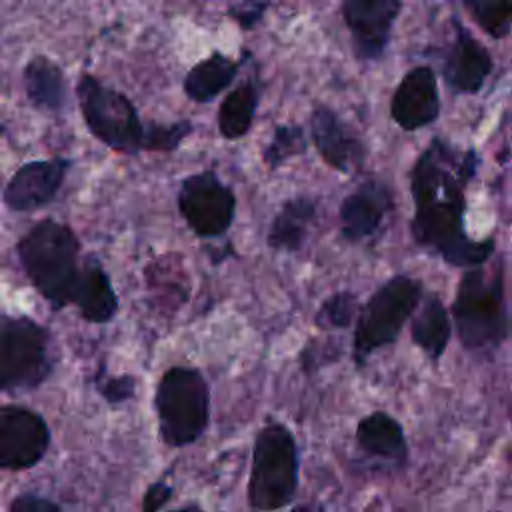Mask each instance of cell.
<instances>
[{"label":"cell","mask_w":512,"mask_h":512,"mask_svg":"<svg viewBox=\"0 0 512 512\" xmlns=\"http://www.w3.org/2000/svg\"><path fill=\"white\" fill-rule=\"evenodd\" d=\"M474 22L492 38H506L512 30V0H464Z\"/></svg>","instance_id":"obj_26"},{"label":"cell","mask_w":512,"mask_h":512,"mask_svg":"<svg viewBox=\"0 0 512 512\" xmlns=\"http://www.w3.org/2000/svg\"><path fill=\"white\" fill-rule=\"evenodd\" d=\"M394 208L392 188L374 176L364 178L342 202L338 210L340 234L350 244L376 238Z\"/></svg>","instance_id":"obj_11"},{"label":"cell","mask_w":512,"mask_h":512,"mask_svg":"<svg viewBox=\"0 0 512 512\" xmlns=\"http://www.w3.org/2000/svg\"><path fill=\"white\" fill-rule=\"evenodd\" d=\"M402 0H342V16L360 60H378L392 36Z\"/></svg>","instance_id":"obj_13"},{"label":"cell","mask_w":512,"mask_h":512,"mask_svg":"<svg viewBox=\"0 0 512 512\" xmlns=\"http://www.w3.org/2000/svg\"><path fill=\"white\" fill-rule=\"evenodd\" d=\"M308 150V138L300 124H278L270 142L262 148V162L268 170H276L290 158L302 156Z\"/></svg>","instance_id":"obj_24"},{"label":"cell","mask_w":512,"mask_h":512,"mask_svg":"<svg viewBox=\"0 0 512 512\" xmlns=\"http://www.w3.org/2000/svg\"><path fill=\"white\" fill-rule=\"evenodd\" d=\"M76 100L88 132L110 150L126 156L174 152L194 130L190 120L144 122L126 94L86 72L76 82Z\"/></svg>","instance_id":"obj_2"},{"label":"cell","mask_w":512,"mask_h":512,"mask_svg":"<svg viewBox=\"0 0 512 512\" xmlns=\"http://www.w3.org/2000/svg\"><path fill=\"white\" fill-rule=\"evenodd\" d=\"M310 140L320 158L340 174H352L366 160V144L336 110L316 104L310 112Z\"/></svg>","instance_id":"obj_14"},{"label":"cell","mask_w":512,"mask_h":512,"mask_svg":"<svg viewBox=\"0 0 512 512\" xmlns=\"http://www.w3.org/2000/svg\"><path fill=\"white\" fill-rule=\"evenodd\" d=\"M270 0H244L242 4H234L230 14L242 28H252L266 12Z\"/></svg>","instance_id":"obj_30"},{"label":"cell","mask_w":512,"mask_h":512,"mask_svg":"<svg viewBox=\"0 0 512 512\" xmlns=\"http://www.w3.org/2000/svg\"><path fill=\"white\" fill-rule=\"evenodd\" d=\"M178 212L198 238H218L236 218V194L214 170H200L180 182Z\"/></svg>","instance_id":"obj_9"},{"label":"cell","mask_w":512,"mask_h":512,"mask_svg":"<svg viewBox=\"0 0 512 512\" xmlns=\"http://www.w3.org/2000/svg\"><path fill=\"white\" fill-rule=\"evenodd\" d=\"M52 442L42 414L20 404L0 406V472L34 468Z\"/></svg>","instance_id":"obj_10"},{"label":"cell","mask_w":512,"mask_h":512,"mask_svg":"<svg viewBox=\"0 0 512 512\" xmlns=\"http://www.w3.org/2000/svg\"><path fill=\"white\" fill-rule=\"evenodd\" d=\"M440 116L438 80L430 66L410 68L390 98V118L404 132L430 126Z\"/></svg>","instance_id":"obj_15"},{"label":"cell","mask_w":512,"mask_h":512,"mask_svg":"<svg viewBox=\"0 0 512 512\" xmlns=\"http://www.w3.org/2000/svg\"><path fill=\"white\" fill-rule=\"evenodd\" d=\"M410 336L430 362H440L452 336V316L438 294L422 296L410 318Z\"/></svg>","instance_id":"obj_21"},{"label":"cell","mask_w":512,"mask_h":512,"mask_svg":"<svg viewBox=\"0 0 512 512\" xmlns=\"http://www.w3.org/2000/svg\"><path fill=\"white\" fill-rule=\"evenodd\" d=\"M172 496H174V486L166 480H156L146 488L140 508L144 512H156L164 508L172 500Z\"/></svg>","instance_id":"obj_29"},{"label":"cell","mask_w":512,"mask_h":512,"mask_svg":"<svg viewBox=\"0 0 512 512\" xmlns=\"http://www.w3.org/2000/svg\"><path fill=\"white\" fill-rule=\"evenodd\" d=\"M56 368L52 332L30 316L0 318V392L42 386Z\"/></svg>","instance_id":"obj_8"},{"label":"cell","mask_w":512,"mask_h":512,"mask_svg":"<svg viewBox=\"0 0 512 512\" xmlns=\"http://www.w3.org/2000/svg\"><path fill=\"white\" fill-rule=\"evenodd\" d=\"M422 296V280L410 274H394L370 294L354 322L352 358L358 368H362L376 350L398 340Z\"/></svg>","instance_id":"obj_7"},{"label":"cell","mask_w":512,"mask_h":512,"mask_svg":"<svg viewBox=\"0 0 512 512\" xmlns=\"http://www.w3.org/2000/svg\"><path fill=\"white\" fill-rule=\"evenodd\" d=\"M4 134H6V126H4V124H2V122H0V138H2V136H4Z\"/></svg>","instance_id":"obj_31"},{"label":"cell","mask_w":512,"mask_h":512,"mask_svg":"<svg viewBox=\"0 0 512 512\" xmlns=\"http://www.w3.org/2000/svg\"><path fill=\"white\" fill-rule=\"evenodd\" d=\"M94 390L104 398V402L118 406L136 396L138 388V378L132 374H110L108 366L102 362L92 378Z\"/></svg>","instance_id":"obj_27"},{"label":"cell","mask_w":512,"mask_h":512,"mask_svg":"<svg viewBox=\"0 0 512 512\" xmlns=\"http://www.w3.org/2000/svg\"><path fill=\"white\" fill-rule=\"evenodd\" d=\"M72 306H76L82 320L92 324L112 322L118 314V294L112 286L108 272L94 254L84 256L82 276L76 286Z\"/></svg>","instance_id":"obj_17"},{"label":"cell","mask_w":512,"mask_h":512,"mask_svg":"<svg viewBox=\"0 0 512 512\" xmlns=\"http://www.w3.org/2000/svg\"><path fill=\"white\" fill-rule=\"evenodd\" d=\"M480 164L482 158L474 148H460L434 136L410 170L414 242L462 270L486 264L496 250L492 236L478 240L466 230V192Z\"/></svg>","instance_id":"obj_1"},{"label":"cell","mask_w":512,"mask_h":512,"mask_svg":"<svg viewBox=\"0 0 512 512\" xmlns=\"http://www.w3.org/2000/svg\"><path fill=\"white\" fill-rule=\"evenodd\" d=\"M356 446L378 460L402 466L408 462V440L404 426L388 412L374 410L366 414L354 432Z\"/></svg>","instance_id":"obj_18"},{"label":"cell","mask_w":512,"mask_h":512,"mask_svg":"<svg viewBox=\"0 0 512 512\" xmlns=\"http://www.w3.org/2000/svg\"><path fill=\"white\" fill-rule=\"evenodd\" d=\"M22 78L26 98L36 110L48 114H60L66 110L70 88L64 70L54 60L42 54L30 58L24 66Z\"/></svg>","instance_id":"obj_19"},{"label":"cell","mask_w":512,"mask_h":512,"mask_svg":"<svg viewBox=\"0 0 512 512\" xmlns=\"http://www.w3.org/2000/svg\"><path fill=\"white\" fill-rule=\"evenodd\" d=\"M238 68H240V62L220 52H214L186 72L182 80L184 94L198 104L212 102L218 94H222L232 84V80L238 74Z\"/></svg>","instance_id":"obj_22"},{"label":"cell","mask_w":512,"mask_h":512,"mask_svg":"<svg viewBox=\"0 0 512 512\" xmlns=\"http://www.w3.org/2000/svg\"><path fill=\"white\" fill-rule=\"evenodd\" d=\"M460 346L470 354L492 356L510 332L502 268H464L450 306Z\"/></svg>","instance_id":"obj_4"},{"label":"cell","mask_w":512,"mask_h":512,"mask_svg":"<svg viewBox=\"0 0 512 512\" xmlns=\"http://www.w3.org/2000/svg\"><path fill=\"white\" fill-rule=\"evenodd\" d=\"M442 72L446 84L458 94H478L492 72L490 52L458 20H454V40Z\"/></svg>","instance_id":"obj_16"},{"label":"cell","mask_w":512,"mask_h":512,"mask_svg":"<svg viewBox=\"0 0 512 512\" xmlns=\"http://www.w3.org/2000/svg\"><path fill=\"white\" fill-rule=\"evenodd\" d=\"M358 312H360V302L356 292L338 290L320 304V308L314 314V326L324 332L344 330L356 322Z\"/></svg>","instance_id":"obj_25"},{"label":"cell","mask_w":512,"mask_h":512,"mask_svg":"<svg viewBox=\"0 0 512 512\" xmlns=\"http://www.w3.org/2000/svg\"><path fill=\"white\" fill-rule=\"evenodd\" d=\"M318 204L310 196H294L286 200L270 222L266 244L274 252L294 254L302 250L308 240L310 228L316 220Z\"/></svg>","instance_id":"obj_20"},{"label":"cell","mask_w":512,"mask_h":512,"mask_svg":"<svg viewBox=\"0 0 512 512\" xmlns=\"http://www.w3.org/2000/svg\"><path fill=\"white\" fill-rule=\"evenodd\" d=\"M10 512H60L62 506L46 496H38L32 492L20 494L16 496L10 504H8Z\"/></svg>","instance_id":"obj_28"},{"label":"cell","mask_w":512,"mask_h":512,"mask_svg":"<svg viewBox=\"0 0 512 512\" xmlns=\"http://www.w3.org/2000/svg\"><path fill=\"white\" fill-rule=\"evenodd\" d=\"M158 432L166 446L184 448L198 442L210 422V386L194 366H170L154 392Z\"/></svg>","instance_id":"obj_6"},{"label":"cell","mask_w":512,"mask_h":512,"mask_svg":"<svg viewBox=\"0 0 512 512\" xmlns=\"http://www.w3.org/2000/svg\"><path fill=\"white\" fill-rule=\"evenodd\" d=\"M300 484V454L292 430L268 420L254 438L246 500L252 510H280L294 502Z\"/></svg>","instance_id":"obj_5"},{"label":"cell","mask_w":512,"mask_h":512,"mask_svg":"<svg viewBox=\"0 0 512 512\" xmlns=\"http://www.w3.org/2000/svg\"><path fill=\"white\" fill-rule=\"evenodd\" d=\"M260 92L258 82L246 80L224 96L216 114V126L222 138L238 140L250 132L260 102Z\"/></svg>","instance_id":"obj_23"},{"label":"cell","mask_w":512,"mask_h":512,"mask_svg":"<svg viewBox=\"0 0 512 512\" xmlns=\"http://www.w3.org/2000/svg\"><path fill=\"white\" fill-rule=\"evenodd\" d=\"M72 160L54 156L22 164L2 192V202L12 212H32L50 204L60 192Z\"/></svg>","instance_id":"obj_12"},{"label":"cell","mask_w":512,"mask_h":512,"mask_svg":"<svg viewBox=\"0 0 512 512\" xmlns=\"http://www.w3.org/2000/svg\"><path fill=\"white\" fill-rule=\"evenodd\" d=\"M80 252L76 232L54 218L38 220L16 244L26 278L54 310L72 304L82 276Z\"/></svg>","instance_id":"obj_3"}]
</instances>
